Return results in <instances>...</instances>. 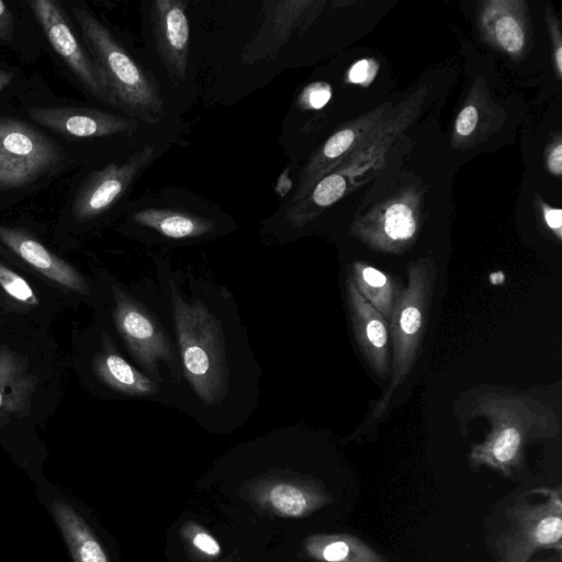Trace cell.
<instances>
[{
	"label": "cell",
	"instance_id": "cell-8",
	"mask_svg": "<svg viewBox=\"0 0 562 562\" xmlns=\"http://www.w3.org/2000/svg\"><path fill=\"white\" fill-rule=\"evenodd\" d=\"M155 151L154 146L144 145L124 162H111L90 173L72 200L75 221L83 223L106 212L153 161Z\"/></svg>",
	"mask_w": 562,
	"mask_h": 562
},
{
	"label": "cell",
	"instance_id": "cell-29",
	"mask_svg": "<svg viewBox=\"0 0 562 562\" xmlns=\"http://www.w3.org/2000/svg\"><path fill=\"white\" fill-rule=\"evenodd\" d=\"M375 72V68L368 59L357 61L349 71V80L353 83H363L371 80Z\"/></svg>",
	"mask_w": 562,
	"mask_h": 562
},
{
	"label": "cell",
	"instance_id": "cell-13",
	"mask_svg": "<svg viewBox=\"0 0 562 562\" xmlns=\"http://www.w3.org/2000/svg\"><path fill=\"white\" fill-rule=\"evenodd\" d=\"M346 300L357 345L371 370L382 379L391 372L389 322L346 279Z\"/></svg>",
	"mask_w": 562,
	"mask_h": 562
},
{
	"label": "cell",
	"instance_id": "cell-31",
	"mask_svg": "<svg viewBox=\"0 0 562 562\" xmlns=\"http://www.w3.org/2000/svg\"><path fill=\"white\" fill-rule=\"evenodd\" d=\"M193 544L201 550L202 552L209 555H217L221 551L220 544L217 541L212 538L210 535L200 532L196 533L193 538Z\"/></svg>",
	"mask_w": 562,
	"mask_h": 562
},
{
	"label": "cell",
	"instance_id": "cell-3",
	"mask_svg": "<svg viewBox=\"0 0 562 562\" xmlns=\"http://www.w3.org/2000/svg\"><path fill=\"white\" fill-rule=\"evenodd\" d=\"M471 416L486 418L492 429L482 442L472 445L470 465L473 469L487 467L505 476L521 467L528 441L553 438L560 431V422L552 408L521 395L482 393L475 400Z\"/></svg>",
	"mask_w": 562,
	"mask_h": 562
},
{
	"label": "cell",
	"instance_id": "cell-7",
	"mask_svg": "<svg viewBox=\"0 0 562 562\" xmlns=\"http://www.w3.org/2000/svg\"><path fill=\"white\" fill-rule=\"evenodd\" d=\"M65 153L26 122L0 114V190L27 187L55 172Z\"/></svg>",
	"mask_w": 562,
	"mask_h": 562
},
{
	"label": "cell",
	"instance_id": "cell-21",
	"mask_svg": "<svg viewBox=\"0 0 562 562\" xmlns=\"http://www.w3.org/2000/svg\"><path fill=\"white\" fill-rule=\"evenodd\" d=\"M30 382L18 356L0 349V409L20 412L26 405Z\"/></svg>",
	"mask_w": 562,
	"mask_h": 562
},
{
	"label": "cell",
	"instance_id": "cell-18",
	"mask_svg": "<svg viewBox=\"0 0 562 562\" xmlns=\"http://www.w3.org/2000/svg\"><path fill=\"white\" fill-rule=\"evenodd\" d=\"M348 278L360 294L389 322L404 290L398 280L360 261L353 262Z\"/></svg>",
	"mask_w": 562,
	"mask_h": 562
},
{
	"label": "cell",
	"instance_id": "cell-33",
	"mask_svg": "<svg viewBox=\"0 0 562 562\" xmlns=\"http://www.w3.org/2000/svg\"><path fill=\"white\" fill-rule=\"evenodd\" d=\"M549 169L551 172L560 176L562 173V146L557 145L555 148L550 153L548 159Z\"/></svg>",
	"mask_w": 562,
	"mask_h": 562
},
{
	"label": "cell",
	"instance_id": "cell-2",
	"mask_svg": "<svg viewBox=\"0 0 562 562\" xmlns=\"http://www.w3.org/2000/svg\"><path fill=\"white\" fill-rule=\"evenodd\" d=\"M111 319L128 356L143 373L164 386L177 408L182 384L180 359L151 283L127 288L110 284Z\"/></svg>",
	"mask_w": 562,
	"mask_h": 562
},
{
	"label": "cell",
	"instance_id": "cell-20",
	"mask_svg": "<svg viewBox=\"0 0 562 562\" xmlns=\"http://www.w3.org/2000/svg\"><path fill=\"white\" fill-rule=\"evenodd\" d=\"M346 190V181L340 175H330L319 180L311 192L300 200L291 202L285 220L293 228L306 225L317 213V209L337 202Z\"/></svg>",
	"mask_w": 562,
	"mask_h": 562
},
{
	"label": "cell",
	"instance_id": "cell-17",
	"mask_svg": "<svg viewBox=\"0 0 562 562\" xmlns=\"http://www.w3.org/2000/svg\"><path fill=\"white\" fill-rule=\"evenodd\" d=\"M52 513L74 562H109L90 527L72 506L56 499L52 504Z\"/></svg>",
	"mask_w": 562,
	"mask_h": 562
},
{
	"label": "cell",
	"instance_id": "cell-4",
	"mask_svg": "<svg viewBox=\"0 0 562 562\" xmlns=\"http://www.w3.org/2000/svg\"><path fill=\"white\" fill-rule=\"evenodd\" d=\"M71 12L113 108L145 123H157L165 114V98L155 78L132 59L87 8L75 4Z\"/></svg>",
	"mask_w": 562,
	"mask_h": 562
},
{
	"label": "cell",
	"instance_id": "cell-19",
	"mask_svg": "<svg viewBox=\"0 0 562 562\" xmlns=\"http://www.w3.org/2000/svg\"><path fill=\"white\" fill-rule=\"evenodd\" d=\"M310 551L323 562H387L368 542L349 533L317 536Z\"/></svg>",
	"mask_w": 562,
	"mask_h": 562
},
{
	"label": "cell",
	"instance_id": "cell-23",
	"mask_svg": "<svg viewBox=\"0 0 562 562\" xmlns=\"http://www.w3.org/2000/svg\"><path fill=\"white\" fill-rule=\"evenodd\" d=\"M269 502L280 514L289 517L303 516L317 502L296 485L279 483L268 494Z\"/></svg>",
	"mask_w": 562,
	"mask_h": 562
},
{
	"label": "cell",
	"instance_id": "cell-6",
	"mask_svg": "<svg viewBox=\"0 0 562 562\" xmlns=\"http://www.w3.org/2000/svg\"><path fill=\"white\" fill-rule=\"evenodd\" d=\"M509 526L494 542L503 562H529L539 550H562L561 488L529 491L508 508Z\"/></svg>",
	"mask_w": 562,
	"mask_h": 562
},
{
	"label": "cell",
	"instance_id": "cell-12",
	"mask_svg": "<svg viewBox=\"0 0 562 562\" xmlns=\"http://www.w3.org/2000/svg\"><path fill=\"white\" fill-rule=\"evenodd\" d=\"M150 20L155 47L169 77L177 83L187 75L190 25L186 2L156 0L151 3Z\"/></svg>",
	"mask_w": 562,
	"mask_h": 562
},
{
	"label": "cell",
	"instance_id": "cell-26",
	"mask_svg": "<svg viewBox=\"0 0 562 562\" xmlns=\"http://www.w3.org/2000/svg\"><path fill=\"white\" fill-rule=\"evenodd\" d=\"M355 134L351 130H341L334 134L323 146L321 156L314 157L311 162L330 160L342 155L352 144Z\"/></svg>",
	"mask_w": 562,
	"mask_h": 562
},
{
	"label": "cell",
	"instance_id": "cell-28",
	"mask_svg": "<svg viewBox=\"0 0 562 562\" xmlns=\"http://www.w3.org/2000/svg\"><path fill=\"white\" fill-rule=\"evenodd\" d=\"M477 122V111L474 106L469 105L465 106L459 114L457 122H456V130L457 132L462 135L467 136L471 134Z\"/></svg>",
	"mask_w": 562,
	"mask_h": 562
},
{
	"label": "cell",
	"instance_id": "cell-34",
	"mask_svg": "<svg viewBox=\"0 0 562 562\" xmlns=\"http://www.w3.org/2000/svg\"><path fill=\"white\" fill-rule=\"evenodd\" d=\"M13 79V74L3 69H0V92H2Z\"/></svg>",
	"mask_w": 562,
	"mask_h": 562
},
{
	"label": "cell",
	"instance_id": "cell-11",
	"mask_svg": "<svg viewBox=\"0 0 562 562\" xmlns=\"http://www.w3.org/2000/svg\"><path fill=\"white\" fill-rule=\"evenodd\" d=\"M27 113L35 123L72 138L127 134L139 126L134 117L89 108L34 106Z\"/></svg>",
	"mask_w": 562,
	"mask_h": 562
},
{
	"label": "cell",
	"instance_id": "cell-15",
	"mask_svg": "<svg viewBox=\"0 0 562 562\" xmlns=\"http://www.w3.org/2000/svg\"><path fill=\"white\" fill-rule=\"evenodd\" d=\"M312 2L270 1L265 2V19L259 32L243 53L245 64L274 56L302 25L304 12Z\"/></svg>",
	"mask_w": 562,
	"mask_h": 562
},
{
	"label": "cell",
	"instance_id": "cell-16",
	"mask_svg": "<svg viewBox=\"0 0 562 562\" xmlns=\"http://www.w3.org/2000/svg\"><path fill=\"white\" fill-rule=\"evenodd\" d=\"M132 220L169 240L200 239L215 231L211 218L179 209H143L135 212Z\"/></svg>",
	"mask_w": 562,
	"mask_h": 562
},
{
	"label": "cell",
	"instance_id": "cell-24",
	"mask_svg": "<svg viewBox=\"0 0 562 562\" xmlns=\"http://www.w3.org/2000/svg\"><path fill=\"white\" fill-rule=\"evenodd\" d=\"M0 286L8 295L22 304L32 306L38 304V299L29 282L1 262Z\"/></svg>",
	"mask_w": 562,
	"mask_h": 562
},
{
	"label": "cell",
	"instance_id": "cell-9",
	"mask_svg": "<svg viewBox=\"0 0 562 562\" xmlns=\"http://www.w3.org/2000/svg\"><path fill=\"white\" fill-rule=\"evenodd\" d=\"M27 4L52 47L82 86L95 99L113 106L89 53L78 41L60 4L54 0H29Z\"/></svg>",
	"mask_w": 562,
	"mask_h": 562
},
{
	"label": "cell",
	"instance_id": "cell-30",
	"mask_svg": "<svg viewBox=\"0 0 562 562\" xmlns=\"http://www.w3.org/2000/svg\"><path fill=\"white\" fill-rule=\"evenodd\" d=\"M14 19L10 8L0 0V40L9 42L13 37Z\"/></svg>",
	"mask_w": 562,
	"mask_h": 562
},
{
	"label": "cell",
	"instance_id": "cell-22",
	"mask_svg": "<svg viewBox=\"0 0 562 562\" xmlns=\"http://www.w3.org/2000/svg\"><path fill=\"white\" fill-rule=\"evenodd\" d=\"M416 233L412 210L402 203L391 205L384 214L381 231L369 241L376 249L397 251L405 248Z\"/></svg>",
	"mask_w": 562,
	"mask_h": 562
},
{
	"label": "cell",
	"instance_id": "cell-1",
	"mask_svg": "<svg viewBox=\"0 0 562 562\" xmlns=\"http://www.w3.org/2000/svg\"><path fill=\"white\" fill-rule=\"evenodd\" d=\"M155 266L154 295L181 366L177 408L214 432L243 426L259 403L261 368L233 293L165 259Z\"/></svg>",
	"mask_w": 562,
	"mask_h": 562
},
{
	"label": "cell",
	"instance_id": "cell-10",
	"mask_svg": "<svg viewBox=\"0 0 562 562\" xmlns=\"http://www.w3.org/2000/svg\"><path fill=\"white\" fill-rule=\"evenodd\" d=\"M91 367L98 381L115 395L172 407L169 392L123 356L106 330L101 331Z\"/></svg>",
	"mask_w": 562,
	"mask_h": 562
},
{
	"label": "cell",
	"instance_id": "cell-14",
	"mask_svg": "<svg viewBox=\"0 0 562 562\" xmlns=\"http://www.w3.org/2000/svg\"><path fill=\"white\" fill-rule=\"evenodd\" d=\"M0 241L54 282L79 293L90 292L88 283L72 266L48 250L25 229L0 225Z\"/></svg>",
	"mask_w": 562,
	"mask_h": 562
},
{
	"label": "cell",
	"instance_id": "cell-35",
	"mask_svg": "<svg viewBox=\"0 0 562 562\" xmlns=\"http://www.w3.org/2000/svg\"><path fill=\"white\" fill-rule=\"evenodd\" d=\"M537 562H549V561L544 560V561H537Z\"/></svg>",
	"mask_w": 562,
	"mask_h": 562
},
{
	"label": "cell",
	"instance_id": "cell-32",
	"mask_svg": "<svg viewBox=\"0 0 562 562\" xmlns=\"http://www.w3.org/2000/svg\"><path fill=\"white\" fill-rule=\"evenodd\" d=\"M547 225L561 238L562 211L560 209L547 207L543 212Z\"/></svg>",
	"mask_w": 562,
	"mask_h": 562
},
{
	"label": "cell",
	"instance_id": "cell-25",
	"mask_svg": "<svg viewBox=\"0 0 562 562\" xmlns=\"http://www.w3.org/2000/svg\"><path fill=\"white\" fill-rule=\"evenodd\" d=\"M495 35L501 46L509 53L519 52L524 45V32L512 16H503L496 22Z\"/></svg>",
	"mask_w": 562,
	"mask_h": 562
},
{
	"label": "cell",
	"instance_id": "cell-27",
	"mask_svg": "<svg viewBox=\"0 0 562 562\" xmlns=\"http://www.w3.org/2000/svg\"><path fill=\"white\" fill-rule=\"evenodd\" d=\"M331 97L330 86L326 82H313L306 86L299 97V104L303 109H321Z\"/></svg>",
	"mask_w": 562,
	"mask_h": 562
},
{
	"label": "cell",
	"instance_id": "cell-5",
	"mask_svg": "<svg viewBox=\"0 0 562 562\" xmlns=\"http://www.w3.org/2000/svg\"><path fill=\"white\" fill-rule=\"evenodd\" d=\"M437 278L431 259L409 263L407 284L397 300L389 321L391 379L384 394L372 409L371 419L379 422L386 414L394 392L413 369L424 338Z\"/></svg>",
	"mask_w": 562,
	"mask_h": 562
}]
</instances>
